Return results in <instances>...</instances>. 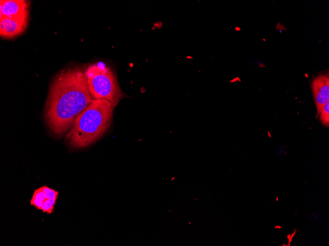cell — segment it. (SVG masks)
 <instances>
[{
  "label": "cell",
  "mask_w": 329,
  "mask_h": 246,
  "mask_svg": "<svg viewBox=\"0 0 329 246\" xmlns=\"http://www.w3.org/2000/svg\"><path fill=\"white\" fill-rule=\"evenodd\" d=\"M86 69L76 67L64 70L53 79L44 110L51 131L61 136L73 127L77 117L93 99L88 89Z\"/></svg>",
  "instance_id": "1"
},
{
  "label": "cell",
  "mask_w": 329,
  "mask_h": 246,
  "mask_svg": "<svg viewBox=\"0 0 329 246\" xmlns=\"http://www.w3.org/2000/svg\"><path fill=\"white\" fill-rule=\"evenodd\" d=\"M114 107L105 99H93L77 117L66 140L73 148L87 147L100 138L110 128Z\"/></svg>",
  "instance_id": "2"
},
{
  "label": "cell",
  "mask_w": 329,
  "mask_h": 246,
  "mask_svg": "<svg viewBox=\"0 0 329 246\" xmlns=\"http://www.w3.org/2000/svg\"><path fill=\"white\" fill-rule=\"evenodd\" d=\"M86 76L90 94L93 99H105L115 107L123 96L116 76L102 62L89 65Z\"/></svg>",
  "instance_id": "3"
},
{
  "label": "cell",
  "mask_w": 329,
  "mask_h": 246,
  "mask_svg": "<svg viewBox=\"0 0 329 246\" xmlns=\"http://www.w3.org/2000/svg\"><path fill=\"white\" fill-rule=\"evenodd\" d=\"M29 2L25 0H1L0 19L29 17Z\"/></svg>",
  "instance_id": "4"
},
{
  "label": "cell",
  "mask_w": 329,
  "mask_h": 246,
  "mask_svg": "<svg viewBox=\"0 0 329 246\" xmlns=\"http://www.w3.org/2000/svg\"><path fill=\"white\" fill-rule=\"evenodd\" d=\"M315 105L319 116L324 105L329 102V78L321 75L315 78L312 84Z\"/></svg>",
  "instance_id": "5"
},
{
  "label": "cell",
  "mask_w": 329,
  "mask_h": 246,
  "mask_svg": "<svg viewBox=\"0 0 329 246\" xmlns=\"http://www.w3.org/2000/svg\"><path fill=\"white\" fill-rule=\"evenodd\" d=\"M29 17L0 19V35L4 38H12L23 33L27 28Z\"/></svg>",
  "instance_id": "6"
},
{
  "label": "cell",
  "mask_w": 329,
  "mask_h": 246,
  "mask_svg": "<svg viewBox=\"0 0 329 246\" xmlns=\"http://www.w3.org/2000/svg\"><path fill=\"white\" fill-rule=\"evenodd\" d=\"M47 199L46 195L41 187L34 191L32 199L30 200L31 205L35 207L38 210H41L44 202Z\"/></svg>",
  "instance_id": "7"
},
{
  "label": "cell",
  "mask_w": 329,
  "mask_h": 246,
  "mask_svg": "<svg viewBox=\"0 0 329 246\" xmlns=\"http://www.w3.org/2000/svg\"><path fill=\"white\" fill-rule=\"evenodd\" d=\"M319 119L325 126L329 124V102H327L323 108L320 114Z\"/></svg>",
  "instance_id": "8"
},
{
  "label": "cell",
  "mask_w": 329,
  "mask_h": 246,
  "mask_svg": "<svg viewBox=\"0 0 329 246\" xmlns=\"http://www.w3.org/2000/svg\"><path fill=\"white\" fill-rule=\"evenodd\" d=\"M56 200L52 198H47L44 202L41 210L43 213L51 214L53 212Z\"/></svg>",
  "instance_id": "9"
},
{
  "label": "cell",
  "mask_w": 329,
  "mask_h": 246,
  "mask_svg": "<svg viewBox=\"0 0 329 246\" xmlns=\"http://www.w3.org/2000/svg\"><path fill=\"white\" fill-rule=\"evenodd\" d=\"M41 187L47 198L57 199L59 194L58 191H56L55 190L50 188L46 186H44Z\"/></svg>",
  "instance_id": "10"
},
{
  "label": "cell",
  "mask_w": 329,
  "mask_h": 246,
  "mask_svg": "<svg viewBox=\"0 0 329 246\" xmlns=\"http://www.w3.org/2000/svg\"><path fill=\"white\" fill-rule=\"evenodd\" d=\"M186 57H187V58H189V59H192V60L193 59V57L192 56H190V55H189V56H187Z\"/></svg>",
  "instance_id": "11"
},
{
  "label": "cell",
  "mask_w": 329,
  "mask_h": 246,
  "mask_svg": "<svg viewBox=\"0 0 329 246\" xmlns=\"http://www.w3.org/2000/svg\"><path fill=\"white\" fill-rule=\"evenodd\" d=\"M235 29H236V30H240V28H238V27H236Z\"/></svg>",
  "instance_id": "12"
}]
</instances>
